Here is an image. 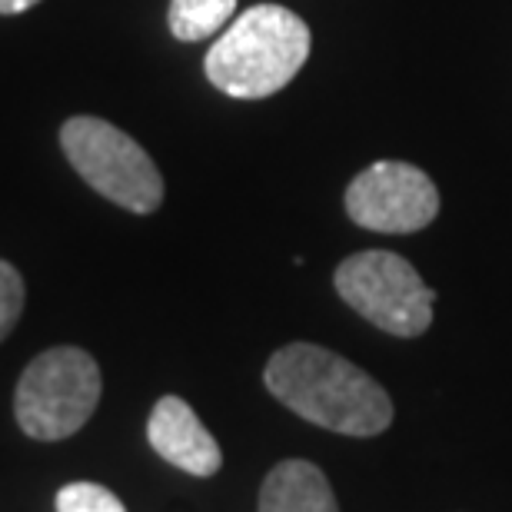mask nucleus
Segmentation results:
<instances>
[{
	"label": "nucleus",
	"mask_w": 512,
	"mask_h": 512,
	"mask_svg": "<svg viewBox=\"0 0 512 512\" xmlns=\"http://www.w3.org/2000/svg\"><path fill=\"white\" fill-rule=\"evenodd\" d=\"M266 389L306 423L340 436H380L393 423L389 393L356 363L316 343H290L270 356Z\"/></svg>",
	"instance_id": "f257e3e1"
},
{
	"label": "nucleus",
	"mask_w": 512,
	"mask_h": 512,
	"mask_svg": "<svg viewBox=\"0 0 512 512\" xmlns=\"http://www.w3.org/2000/svg\"><path fill=\"white\" fill-rule=\"evenodd\" d=\"M310 57V27L280 4H256L207 50L210 84L237 100L273 97Z\"/></svg>",
	"instance_id": "f03ea898"
},
{
	"label": "nucleus",
	"mask_w": 512,
	"mask_h": 512,
	"mask_svg": "<svg viewBox=\"0 0 512 512\" xmlns=\"http://www.w3.org/2000/svg\"><path fill=\"white\" fill-rule=\"evenodd\" d=\"M100 366L80 346H54L27 366L17 383L14 413L27 436L54 443L74 436L100 403Z\"/></svg>",
	"instance_id": "7ed1b4c3"
},
{
	"label": "nucleus",
	"mask_w": 512,
	"mask_h": 512,
	"mask_svg": "<svg viewBox=\"0 0 512 512\" xmlns=\"http://www.w3.org/2000/svg\"><path fill=\"white\" fill-rule=\"evenodd\" d=\"M70 167L100 197L130 213H153L163 203V177L150 153L124 130L100 117H70L60 127Z\"/></svg>",
	"instance_id": "20e7f679"
},
{
	"label": "nucleus",
	"mask_w": 512,
	"mask_h": 512,
	"mask_svg": "<svg viewBox=\"0 0 512 512\" xmlns=\"http://www.w3.org/2000/svg\"><path fill=\"white\" fill-rule=\"evenodd\" d=\"M336 293L363 320L380 326L389 336H423L433 323L436 293L423 283L416 266L389 250L353 253L333 273Z\"/></svg>",
	"instance_id": "39448f33"
},
{
	"label": "nucleus",
	"mask_w": 512,
	"mask_h": 512,
	"mask_svg": "<svg viewBox=\"0 0 512 512\" xmlns=\"http://www.w3.org/2000/svg\"><path fill=\"white\" fill-rule=\"evenodd\" d=\"M346 213L373 233H416L436 220L439 190L413 163L380 160L346 187Z\"/></svg>",
	"instance_id": "423d86ee"
},
{
	"label": "nucleus",
	"mask_w": 512,
	"mask_h": 512,
	"mask_svg": "<svg viewBox=\"0 0 512 512\" xmlns=\"http://www.w3.org/2000/svg\"><path fill=\"white\" fill-rule=\"evenodd\" d=\"M147 439H150L153 453L190 476L207 479L213 473H220V466H223L220 443L213 439L210 429L200 423L193 406L183 403L180 396L157 399V406H153V413L147 419Z\"/></svg>",
	"instance_id": "0eeeda50"
},
{
	"label": "nucleus",
	"mask_w": 512,
	"mask_h": 512,
	"mask_svg": "<svg viewBox=\"0 0 512 512\" xmlns=\"http://www.w3.org/2000/svg\"><path fill=\"white\" fill-rule=\"evenodd\" d=\"M260 512H340L330 479L306 459H283L260 486Z\"/></svg>",
	"instance_id": "6e6552de"
},
{
	"label": "nucleus",
	"mask_w": 512,
	"mask_h": 512,
	"mask_svg": "<svg viewBox=\"0 0 512 512\" xmlns=\"http://www.w3.org/2000/svg\"><path fill=\"white\" fill-rule=\"evenodd\" d=\"M237 10V0H170V34L177 40H203L227 24Z\"/></svg>",
	"instance_id": "1a4fd4ad"
},
{
	"label": "nucleus",
	"mask_w": 512,
	"mask_h": 512,
	"mask_svg": "<svg viewBox=\"0 0 512 512\" xmlns=\"http://www.w3.org/2000/svg\"><path fill=\"white\" fill-rule=\"evenodd\" d=\"M57 512H127V509L107 486L70 483L57 493Z\"/></svg>",
	"instance_id": "9d476101"
},
{
	"label": "nucleus",
	"mask_w": 512,
	"mask_h": 512,
	"mask_svg": "<svg viewBox=\"0 0 512 512\" xmlns=\"http://www.w3.org/2000/svg\"><path fill=\"white\" fill-rule=\"evenodd\" d=\"M20 313H24V280L7 260H0V340H7Z\"/></svg>",
	"instance_id": "9b49d317"
},
{
	"label": "nucleus",
	"mask_w": 512,
	"mask_h": 512,
	"mask_svg": "<svg viewBox=\"0 0 512 512\" xmlns=\"http://www.w3.org/2000/svg\"><path fill=\"white\" fill-rule=\"evenodd\" d=\"M40 0H0V14H24V10L37 7Z\"/></svg>",
	"instance_id": "f8f14e48"
}]
</instances>
